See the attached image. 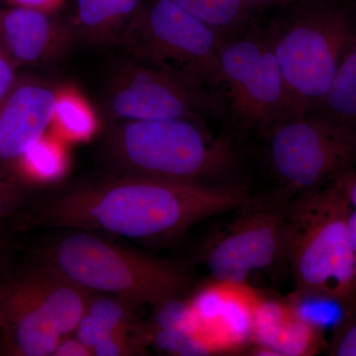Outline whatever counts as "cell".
I'll return each instance as SVG.
<instances>
[{
  "label": "cell",
  "instance_id": "cell-1",
  "mask_svg": "<svg viewBox=\"0 0 356 356\" xmlns=\"http://www.w3.org/2000/svg\"><path fill=\"white\" fill-rule=\"evenodd\" d=\"M252 196L245 184L214 185L115 175L67 185L26 203L18 231L84 229L140 243H170L198 222L235 211Z\"/></svg>",
  "mask_w": 356,
  "mask_h": 356
},
{
  "label": "cell",
  "instance_id": "cell-2",
  "mask_svg": "<svg viewBox=\"0 0 356 356\" xmlns=\"http://www.w3.org/2000/svg\"><path fill=\"white\" fill-rule=\"evenodd\" d=\"M102 154L115 175L191 184H235L228 178L241 163L231 140L187 118L123 121L107 133Z\"/></svg>",
  "mask_w": 356,
  "mask_h": 356
},
{
  "label": "cell",
  "instance_id": "cell-3",
  "mask_svg": "<svg viewBox=\"0 0 356 356\" xmlns=\"http://www.w3.org/2000/svg\"><path fill=\"white\" fill-rule=\"evenodd\" d=\"M341 177L288 201L285 264L299 296L336 303L344 315L356 305V254Z\"/></svg>",
  "mask_w": 356,
  "mask_h": 356
},
{
  "label": "cell",
  "instance_id": "cell-4",
  "mask_svg": "<svg viewBox=\"0 0 356 356\" xmlns=\"http://www.w3.org/2000/svg\"><path fill=\"white\" fill-rule=\"evenodd\" d=\"M267 32L284 83L282 119L311 113L356 37L355 13L339 0H300Z\"/></svg>",
  "mask_w": 356,
  "mask_h": 356
},
{
  "label": "cell",
  "instance_id": "cell-5",
  "mask_svg": "<svg viewBox=\"0 0 356 356\" xmlns=\"http://www.w3.org/2000/svg\"><path fill=\"white\" fill-rule=\"evenodd\" d=\"M67 231L43 248L39 261L88 291L156 307L188 287V274L175 262L121 247L95 232Z\"/></svg>",
  "mask_w": 356,
  "mask_h": 356
},
{
  "label": "cell",
  "instance_id": "cell-6",
  "mask_svg": "<svg viewBox=\"0 0 356 356\" xmlns=\"http://www.w3.org/2000/svg\"><path fill=\"white\" fill-rule=\"evenodd\" d=\"M224 38L172 0H153L138 11L117 42L135 60L177 74L218 99Z\"/></svg>",
  "mask_w": 356,
  "mask_h": 356
},
{
  "label": "cell",
  "instance_id": "cell-7",
  "mask_svg": "<svg viewBox=\"0 0 356 356\" xmlns=\"http://www.w3.org/2000/svg\"><path fill=\"white\" fill-rule=\"evenodd\" d=\"M264 137L267 163L285 197L317 191L356 170V131L320 115L282 119Z\"/></svg>",
  "mask_w": 356,
  "mask_h": 356
},
{
  "label": "cell",
  "instance_id": "cell-8",
  "mask_svg": "<svg viewBox=\"0 0 356 356\" xmlns=\"http://www.w3.org/2000/svg\"><path fill=\"white\" fill-rule=\"evenodd\" d=\"M220 90L229 114L245 129L266 135L284 117L285 88L267 30L225 37L219 53Z\"/></svg>",
  "mask_w": 356,
  "mask_h": 356
},
{
  "label": "cell",
  "instance_id": "cell-9",
  "mask_svg": "<svg viewBox=\"0 0 356 356\" xmlns=\"http://www.w3.org/2000/svg\"><path fill=\"white\" fill-rule=\"evenodd\" d=\"M289 198L252 197L204 243L201 259L213 280L247 282L285 264Z\"/></svg>",
  "mask_w": 356,
  "mask_h": 356
},
{
  "label": "cell",
  "instance_id": "cell-10",
  "mask_svg": "<svg viewBox=\"0 0 356 356\" xmlns=\"http://www.w3.org/2000/svg\"><path fill=\"white\" fill-rule=\"evenodd\" d=\"M216 100L177 74L133 58L115 67L105 91L107 113L122 121L198 120Z\"/></svg>",
  "mask_w": 356,
  "mask_h": 356
},
{
  "label": "cell",
  "instance_id": "cell-11",
  "mask_svg": "<svg viewBox=\"0 0 356 356\" xmlns=\"http://www.w3.org/2000/svg\"><path fill=\"white\" fill-rule=\"evenodd\" d=\"M56 88L38 77L20 74L0 103V172L18 161L50 130Z\"/></svg>",
  "mask_w": 356,
  "mask_h": 356
},
{
  "label": "cell",
  "instance_id": "cell-12",
  "mask_svg": "<svg viewBox=\"0 0 356 356\" xmlns=\"http://www.w3.org/2000/svg\"><path fill=\"white\" fill-rule=\"evenodd\" d=\"M64 339L19 275L6 280L0 304V355L51 356Z\"/></svg>",
  "mask_w": 356,
  "mask_h": 356
},
{
  "label": "cell",
  "instance_id": "cell-13",
  "mask_svg": "<svg viewBox=\"0 0 356 356\" xmlns=\"http://www.w3.org/2000/svg\"><path fill=\"white\" fill-rule=\"evenodd\" d=\"M70 44V30L51 14L18 6L0 9V46L18 70L53 62Z\"/></svg>",
  "mask_w": 356,
  "mask_h": 356
},
{
  "label": "cell",
  "instance_id": "cell-14",
  "mask_svg": "<svg viewBox=\"0 0 356 356\" xmlns=\"http://www.w3.org/2000/svg\"><path fill=\"white\" fill-rule=\"evenodd\" d=\"M250 343L276 355H315L327 348L323 327L304 317L293 302L266 298L252 317Z\"/></svg>",
  "mask_w": 356,
  "mask_h": 356
},
{
  "label": "cell",
  "instance_id": "cell-15",
  "mask_svg": "<svg viewBox=\"0 0 356 356\" xmlns=\"http://www.w3.org/2000/svg\"><path fill=\"white\" fill-rule=\"evenodd\" d=\"M99 129V118L86 96L74 84L56 88V102L50 130L60 140L81 142Z\"/></svg>",
  "mask_w": 356,
  "mask_h": 356
},
{
  "label": "cell",
  "instance_id": "cell-16",
  "mask_svg": "<svg viewBox=\"0 0 356 356\" xmlns=\"http://www.w3.org/2000/svg\"><path fill=\"white\" fill-rule=\"evenodd\" d=\"M142 0H76V19L95 41L119 38L140 10Z\"/></svg>",
  "mask_w": 356,
  "mask_h": 356
},
{
  "label": "cell",
  "instance_id": "cell-17",
  "mask_svg": "<svg viewBox=\"0 0 356 356\" xmlns=\"http://www.w3.org/2000/svg\"><path fill=\"white\" fill-rule=\"evenodd\" d=\"M110 296L95 292L74 331L76 339L91 350L110 334L132 329L130 308L135 304Z\"/></svg>",
  "mask_w": 356,
  "mask_h": 356
},
{
  "label": "cell",
  "instance_id": "cell-18",
  "mask_svg": "<svg viewBox=\"0 0 356 356\" xmlns=\"http://www.w3.org/2000/svg\"><path fill=\"white\" fill-rule=\"evenodd\" d=\"M311 113L356 131V37L343 56L327 93Z\"/></svg>",
  "mask_w": 356,
  "mask_h": 356
},
{
  "label": "cell",
  "instance_id": "cell-19",
  "mask_svg": "<svg viewBox=\"0 0 356 356\" xmlns=\"http://www.w3.org/2000/svg\"><path fill=\"white\" fill-rule=\"evenodd\" d=\"M191 15L228 37L245 29L261 10L252 0H172Z\"/></svg>",
  "mask_w": 356,
  "mask_h": 356
},
{
  "label": "cell",
  "instance_id": "cell-20",
  "mask_svg": "<svg viewBox=\"0 0 356 356\" xmlns=\"http://www.w3.org/2000/svg\"><path fill=\"white\" fill-rule=\"evenodd\" d=\"M60 138L50 132L41 138L16 163L13 170L26 182L48 181L62 177L67 168V156Z\"/></svg>",
  "mask_w": 356,
  "mask_h": 356
},
{
  "label": "cell",
  "instance_id": "cell-21",
  "mask_svg": "<svg viewBox=\"0 0 356 356\" xmlns=\"http://www.w3.org/2000/svg\"><path fill=\"white\" fill-rule=\"evenodd\" d=\"M145 343L173 355L197 356L215 355L209 344L196 332L184 330L147 329L140 332Z\"/></svg>",
  "mask_w": 356,
  "mask_h": 356
},
{
  "label": "cell",
  "instance_id": "cell-22",
  "mask_svg": "<svg viewBox=\"0 0 356 356\" xmlns=\"http://www.w3.org/2000/svg\"><path fill=\"white\" fill-rule=\"evenodd\" d=\"M199 321L200 315L194 302L182 301L175 297L154 307L152 329L195 332Z\"/></svg>",
  "mask_w": 356,
  "mask_h": 356
},
{
  "label": "cell",
  "instance_id": "cell-23",
  "mask_svg": "<svg viewBox=\"0 0 356 356\" xmlns=\"http://www.w3.org/2000/svg\"><path fill=\"white\" fill-rule=\"evenodd\" d=\"M30 186L14 172H0V236L7 218L13 216L29 202Z\"/></svg>",
  "mask_w": 356,
  "mask_h": 356
},
{
  "label": "cell",
  "instance_id": "cell-24",
  "mask_svg": "<svg viewBox=\"0 0 356 356\" xmlns=\"http://www.w3.org/2000/svg\"><path fill=\"white\" fill-rule=\"evenodd\" d=\"M325 351L331 356H356V305L334 325Z\"/></svg>",
  "mask_w": 356,
  "mask_h": 356
},
{
  "label": "cell",
  "instance_id": "cell-25",
  "mask_svg": "<svg viewBox=\"0 0 356 356\" xmlns=\"http://www.w3.org/2000/svg\"><path fill=\"white\" fill-rule=\"evenodd\" d=\"M130 330L114 332L105 337L99 343L96 344L92 350L95 356H121L135 355L143 350L145 346L144 339L140 337L135 341H131L128 337Z\"/></svg>",
  "mask_w": 356,
  "mask_h": 356
},
{
  "label": "cell",
  "instance_id": "cell-26",
  "mask_svg": "<svg viewBox=\"0 0 356 356\" xmlns=\"http://www.w3.org/2000/svg\"><path fill=\"white\" fill-rule=\"evenodd\" d=\"M344 199H346V219L356 254V170H350L341 177Z\"/></svg>",
  "mask_w": 356,
  "mask_h": 356
},
{
  "label": "cell",
  "instance_id": "cell-27",
  "mask_svg": "<svg viewBox=\"0 0 356 356\" xmlns=\"http://www.w3.org/2000/svg\"><path fill=\"white\" fill-rule=\"evenodd\" d=\"M19 76L17 67L0 46V103L8 95Z\"/></svg>",
  "mask_w": 356,
  "mask_h": 356
},
{
  "label": "cell",
  "instance_id": "cell-28",
  "mask_svg": "<svg viewBox=\"0 0 356 356\" xmlns=\"http://www.w3.org/2000/svg\"><path fill=\"white\" fill-rule=\"evenodd\" d=\"M54 356H89L92 350L76 339L65 337L56 348Z\"/></svg>",
  "mask_w": 356,
  "mask_h": 356
},
{
  "label": "cell",
  "instance_id": "cell-29",
  "mask_svg": "<svg viewBox=\"0 0 356 356\" xmlns=\"http://www.w3.org/2000/svg\"><path fill=\"white\" fill-rule=\"evenodd\" d=\"M10 6L24 7L43 13L53 14L58 11L65 0H4Z\"/></svg>",
  "mask_w": 356,
  "mask_h": 356
},
{
  "label": "cell",
  "instance_id": "cell-30",
  "mask_svg": "<svg viewBox=\"0 0 356 356\" xmlns=\"http://www.w3.org/2000/svg\"><path fill=\"white\" fill-rule=\"evenodd\" d=\"M259 9L271 6H291L300 0H252Z\"/></svg>",
  "mask_w": 356,
  "mask_h": 356
},
{
  "label": "cell",
  "instance_id": "cell-31",
  "mask_svg": "<svg viewBox=\"0 0 356 356\" xmlns=\"http://www.w3.org/2000/svg\"><path fill=\"white\" fill-rule=\"evenodd\" d=\"M6 289V280L0 282V304H1L2 299H3L4 293Z\"/></svg>",
  "mask_w": 356,
  "mask_h": 356
}]
</instances>
